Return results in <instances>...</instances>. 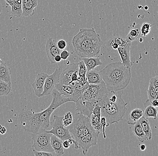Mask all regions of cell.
Masks as SVG:
<instances>
[{"mask_svg":"<svg viewBox=\"0 0 158 156\" xmlns=\"http://www.w3.org/2000/svg\"><path fill=\"white\" fill-rule=\"evenodd\" d=\"M52 101L46 109L39 112L30 110H22L19 115L18 121L21 127L31 133H36L42 130H46L50 124L51 114L59 107L69 102L71 99L61 95L56 89L51 93Z\"/></svg>","mask_w":158,"mask_h":156,"instance_id":"1","label":"cell"},{"mask_svg":"<svg viewBox=\"0 0 158 156\" xmlns=\"http://www.w3.org/2000/svg\"><path fill=\"white\" fill-rule=\"evenodd\" d=\"M72 43L76 54L82 58L99 56L102 45L100 36L94 28H81Z\"/></svg>","mask_w":158,"mask_h":156,"instance_id":"2","label":"cell"},{"mask_svg":"<svg viewBox=\"0 0 158 156\" xmlns=\"http://www.w3.org/2000/svg\"><path fill=\"white\" fill-rule=\"evenodd\" d=\"M99 72L108 91L123 90L131 78V69L123 65L121 62L110 63Z\"/></svg>","mask_w":158,"mask_h":156,"instance_id":"3","label":"cell"},{"mask_svg":"<svg viewBox=\"0 0 158 156\" xmlns=\"http://www.w3.org/2000/svg\"><path fill=\"white\" fill-rule=\"evenodd\" d=\"M123 94V90L119 91L118 98L115 102L109 100L106 94L100 102L99 105L101 107V116H104L106 119V127L123 121V116L127 111L126 106L128 104L122 98Z\"/></svg>","mask_w":158,"mask_h":156,"instance_id":"4","label":"cell"},{"mask_svg":"<svg viewBox=\"0 0 158 156\" xmlns=\"http://www.w3.org/2000/svg\"><path fill=\"white\" fill-rule=\"evenodd\" d=\"M68 128L76 142L81 137L94 130L91 124L90 118L77 112L74 115L72 124Z\"/></svg>","mask_w":158,"mask_h":156,"instance_id":"5","label":"cell"},{"mask_svg":"<svg viewBox=\"0 0 158 156\" xmlns=\"http://www.w3.org/2000/svg\"><path fill=\"white\" fill-rule=\"evenodd\" d=\"M52 134L46 130H42L36 133H31V139L33 141L32 148L37 151L54 153L50 144V137Z\"/></svg>","mask_w":158,"mask_h":156,"instance_id":"6","label":"cell"},{"mask_svg":"<svg viewBox=\"0 0 158 156\" xmlns=\"http://www.w3.org/2000/svg\"><path fill=\"white\" fill-rule=\"evenodd\" d=\"M64 116H60L54 115L51 122L52 129L47 131L56 137L64 141L69 139H73L69 132L68 127L64 126L63 123Z\"/></svg>","mask_w":158,"mask_h":156,"instance_id":"7","label":"cell"},{"mask_svg":"<svg viewBox=\"0 0 158 156\" xmlns=\"http://www.w3.org/2000/svg\"><path fill=\"white\" fill-rule=\"evenodd\" d=\"M100 133V132L94 129L77 141L79 149H82L84 155L86 154L90 147L97 145Z\"/></svg>","mask_w":158,"mask_h":156,"instance_id":"8","label":"cell"},{"mask_svg":"<svg viewBox=\"0 0 158 156\" xmlns=\"http://www.w3.org/2000/svg\"><path fill=\"white\" fill-rule=\"evenodd\" d=\"M61 72V68H56L53 74L47 76L44 82V90L40 97L51 95L52 91L55 88V86L59 83V77Z\"/></svg>","mask_w":158,"mask_h":156,"instance_id":"9","label":"cell"},{"mask_svg":"<svg viewBox=\"0 0 158 156\" xmlns=\"http://www.w3.org/2000/svg\"><path fill=\"white\" fill-rule=\"evenodd\" d=\"M100 102V101L94 100H84L79 98L75 102L76 105L75 112H79L90 118L92 114L94 107L96 105H99Z\"/></svg>","mask_w":158,"mask_h":156,"instance_id":"10","label":"cell"},{"mask_svg":"<svg viewBox=\"0 0 158 156\" xmlns=\"http://www.w3.org/2000/svg\"><path fill=\"white\" fill-rule=\"evenodd\" d=\"M88 88L90 92L92 99L98 101L100 102L102 100L108 92L103 81L98 84H89Z\"/></svg>","mask_w":158,"mask_h":156,"instance_id":"11","label":"cell"},{"mask_svg":"<svg viewBox=\"0 0 158 156\" xmlns=\"http://www.w3.org/2000/svg\"><path fill=\"white\" fill-rule=\"evenodd\" d=\"M131 44L130 42H128L125 45L118 46L117 49L121 59V64L130 69L133 65V63L131 62L130 58Z\"/></svg>","mask_w":158,"mask_h":156,"instance_id":"12","label":"cell"},{"mask_svg":"<svg viewBox=\"0 0 158 156\" xmlns=\"http://www.w3.org/2000/svg\"><path fill=\"white\" fill-rule=\"evenodd\" d=\"M78 70V63H73L67 66L63 72H61L59 77V83L64 85H69L71 81V77L74 72Z\"/></svg>","mask_w":158,"mask_h":156,"instance_id":"13","label":"cell"},{"mask_svg":"<svg viewBox=\"0 0 158 156\" xmlns=\"http://www.w3.org/2000/svg\"><path fill=\"white\" fill-rule=\"evenodd\" d=\"M46 52L49 64H55L54 58L57 55H60L61 51L52 38L47 40L46 45Z\"/></svg>","mask_w":158,"mask_h":156,"instance_id":"14","label":"cell"},{"mask_svg":"<svg viewBox=\"0 0 158 156\" xmlns=\"http://www.w3.org/2000/svg\"><path fill=\"white\" fill-rule=\"evenodd\" d=\"M48 75L45 73H39L36 76L35 81L32 83V86L35 93V95L39 97H40V95L44 90V82Z\"/></svg>","mask_w":158,"mask_h":156,"instance_id":"15","label":"cell"},{"mask_svg":"<svg viewBox=\"0 0 158 156\" xmlns=\"http://www.w3.org/2000/svg\"><path fill=\"white\" fill-rule=\"evenodd\" d=\"M37 0H22V15L27 17L34 15L35 9L37 7Z\"/></svg>","mask_w":158,"mask_h":156,"instance_id":"16","label":"cell"},{"mask_svg":"<svg viewBox=\"0 0 158 156\" xmlns=\"http://www.w3.org/2000/svg\"><path fill=\"white\" fill-rule=\"evenodd\" d=\"M55 88L61 94V95L71 99L74 102V88L69 85H64L58 83Z\"/></svg>","mask_w":158,"mask_h":156,"instance_id":"17","label":"cell"},{"mask_svg":"<svg viewBox=\"0 0 158 156\" xmlns=\"http://www.w3.org/2000/svg\"><path fill=\"white\" fill-rule=\"evenodd\" d=\"M63 141L61 139L52 135L50 137V144L54 150L55 154L61 156L64 154V148L63 145Z\"/></svg>","mask_w":158,"mask_h":156,"instance_id":"18","label":"cell"},{"mask_svg":"<svg viewBox=\"0 0 158 156\" xmlns=\"http://www.w3.org/2000/svg\"><path fill=\"white\" fill-rule=\"evenodd\" d=\"M140 27L141 25L140 24H136L135 22L133 23L131 26V29L125 39L127 42L131 43L139 39L141 36Z\"/></svg>","mask_w":158,"mask_h":156,"instance_id":"19","label":"cell"},{"mask_svg":"<svg viewBox=\"0 0 158 156\" xmlns=\"http://www.w3.org/2000/svg\"><path fill=\"white\" fill-rule=\"evenodd\" d=\"M0 80L11 84L10 69L3 61L0 64Z\"/></svg>","mask_w":158,"mask_h":156,"instance_id":"20","label":"cell"},{"mask_svg":"<svg viewBox=\"0 0 158 156\" xmlns=\"http://www.w3.org/2000/svg\"><path fill=\"white\" fill-rule=\"evenodd\" d=\"M85 77L89 84H98L103 81L99 72L94 70L87 71Z\"/></svg>","mask_w":158,"mask_h":156,"instance_id":"21","label":"cell"},{"mask_svg":"<svg viewBox=\"0 0 158 156\" xmlns=\"http://www.w3.org/2000/svg\"><path fill=\"white\" fill-rule=\"evenodd\" d=\"M133 132L134 135L138 139L139 142L143 143L144 141H148V138L143 131L139 121H136L133 125Z\"/></svg>","mask_w":158,"mask_h":156,"instance_id":"22","label":"cell"},{"mask_svg":"<svg viewBox=\"0 0 158 156\" xmlns=\"http://www.w3.org/2000/svg\"><path fill=\"white\" fill-rule=\"evenodd\" d=\"M144 105L145 109L143 110V116L147 118L152 117L155 120H156L157 118L158 113L156 108L152 106L151 103L147 101L145 102Z\"/></svg>","mask_w":158,"mask_h":156,"instance_id":"23","label":"cell"},{"mask_svg":"<svg viewBox=\"0 0 158 156\" xmlns=\"http://www.w3.org/2000/svg\"><path fill=\"white\" fill-rule=\"evenodd\" d=\"M82 61L85 65L87 71L93 70L96 67L102 65V64L100 59L97 57L82 58Z\"/></svg>","mask_w":158,"mask_h":156,"instance_id":"24","label":"cell"},{"mask_svg":"<svg viewBox=\"0 0 158 156\" xmlns=\"http://www.w3.org/2000/svg\"><path fill=\"white\" fill-rule=\"evenodd\" d=\"M143 115V110L141 108H135L133 109L129 113L128 116V125H133L135 122L139 120Z\"/></svg>","mask_w":158,"mask_h":156,"instance_id":"25","label":"cell"},{"mask_svg":"<svg viewBox=\"0 0 158 156\" xmlns=\"http://www.w3.org/2000/svg\"><path fill=\"white\" fill-rule=\"evenodd\" d=\"M138 121L141 124L143 131H144V133L148 137V140H151L152 137V133L151 125H150V122L148 121V118L143 116L139 119Z\"/></svg>","mask_w":158,"mask_h":156,"instance_id":"26","label":"cell"},{"mask_svg":"<svg viewBox=\"0 0 158 156\" xmlns=\"http://www.w3.org/2000/svg\"><path fill=\"white\" fill-rule=\"evenodd\" d=\"M100 116H96L92 114L90 117L91 124L95 130L101 132L102 131V127L100 123Z\"/></svg>","mask_w":158,"mask_h":156,"instance_id":"27","label":"cell"},{"mask_svg":"<svg viewBox=\"0 0 158 156\" xmlns=\"http://www.w3.org/2000/svg\"><path fill=\"white\" fill-rule=\"evenodd\" d=\"M11 92V84L0 80V96L9 95Z\"/></svg>","mask_w":158,"mask_h":156,"instance_id":"28","label":"cell"},{"mask_svg":"<svg viewBox=\"0 0 158 156\" xmlns=\"http://www.w3.org/2000/svg\"><path fill=\"white\" fill-rule=\"evenodd\" d=\"M11 14L16 17H21L23 15L22 4L13 3L12 5L11 6Z\"/></svg>","mask_w":158,"mask_h":156,"instance_id":"29","label":"cell"},{"mask_svg":"<svg viewBox=\"0 0 158 156\" xmlns=\"http://www.w3.org/2000/svg\"><path fill=\"white\" fill-rule=\"evenodd\" d=\"M147 94H148V99L147 101L150 103L151 104L152 101L154 100L156 97L158 96V95L156 93L154 86L150 82L149 83L148 91H147Z\"/></svg>","mask_w":158,"mask_h":156,"instance_id":"30","label":"cell"},{"mask_svg":"<svg viewBox=\"0 0 158 156\" xmlns=\"http://www.w3.org/2000/svg\"><path fill=\"white\" fill-rule=\"evenodd\" d=\"M152 25L148 23H144L140 27V32L141 36L146 37L151 32Z\"/></svg>","mask_w":158,"mask_h":156,"instance_id":"31","label":"cell"},{"mask_svg":"<svg viewBox=\"0 0 158 156\" xmlns=\"http://www.w3.org/2000/svg\"><path fill=\"white\" fill-rule=\"evenodd\" d=\"M73 119V113L70 112H67L64 116L63 119V124L65 126L68 127L72 124Z\"/></svg>","mask_w":158,"mask_h":156,"instance_id":"32","label":"cell"},{"mask_svg":"<svg viewBox=\"0 0 158 156\" xmlns=\"http://www.w3.org/2000/svg\"><path fill=\"white\" fill-rule=\"evenodd\" d=\"M78 64V75L81 77H85L87 70L84 61H80Z\"/></svg>","mask_w":158,"mask_h":156,"instance_id":"33","label":"cell"},{"mask_svg":"<svg viewBox=\"0 0 158 156\" xmlns=\"http://www.w3.org/2000/svg\"><path fill=\"white\" fill-rule=\"evenodd\" d=\"M80 98L84 100L91 101L93 100L92 99L90 92L88 87L84 90Z\"/></svg>","mask_w":158,"mask_h":156,"instance_id":"34","label":"cell"},{"mask_svg":"<svg viewBox=\"0 0 158 156\" xmlns=\"http://www.w3.org/2000/svg\"><path fill=\"white\" fill-rule=\"evenodd\" d=\"M34 155L35 156H53L54 155L53 153H49V152H44V151H37L36 150H32Z\"/></svg>","mask_w":158,"mask_h":156,"instance_id":"35","label":"cell"},{"mask_svg":"<svg viewBox=\"0 0 158 156\" xmlns=\"http://www.w3.org/2000/svg\"><path fill=\"white\" fill-rule=\"evenodd\" d=\"M100 123L102 127V134H103V138L106 139V136L105 133L106 127V119L104 116H101L100 118Z\"/></svg>","mask_w":158,"mask_h":156,"instance_id":"36","label":"cell"},{"mask_svg":"<svg viewBox=\"0 0 158 156\" xmlns=\"http://www.w3.org/2000/svg\"><path fill=\"white\" fill-rule=\"evenodd\" d=\"M56 44H57L58 48L60 50H65V48L67 47V42L65 40H63V39L59 40Z\"/></svg>","mask_w":158,"mask_h":156,"instance_id":"37","label":"cell"},{"mask_svg":"<svg viewBox=\"0 0 158 156\" xmlns=\"http://www.w3.org/2000/svg\"><path fill=\"white\" fill-rule=\"evenodd\" d=\"M92 114L95 116L101 117V107L100 105H96L94 107Z\"/></svg>","mask_w":158,"mask_h":156,"instance_id":"38","label":"cell"},{"mask_svg":"<svg viewBox=\"0 0 158 156\" xmlns=\"http://www.w3.org/2000/svg\"><path fill=\"white\" fill-rule=\"evenodd\" d=\"M70 53L68 50H64L61 51L60 54V56H61L62 60L64 61H66L69 58L70 56Z\"/></svg>","mask_w":158,"mask_h":156,"instance_id":"39","label":"cell"},{"mask_svg":"<svg viewBox=\"0 0 158 156\" xmlns=\"http://www.w3.org/2000/svg\"><path fill=\"white\" fill-rule=\"evenodd\" d=\"M150 82L152 84L154 87H158V76H156L151 78Z\"/></svg>","mask_w":158,"mask_h":156,"instance_id":"40","label":"cell"},{"mask_svg":"<svg viewBox=\"0 0 158 156\" xmlns=\"http://www.w3.org/2000/svg\"><path fill=\"white\" fill-rule=\"evenodd\" d=\"M78 71H76L74 72L73 74L72 75V77H71V81L69 83V85L73 82H77L78 80Z\"/></svg>","mask_w":158,"mask_h":156,"instance_id":"41","label":"cell"},{"mask_svg":"<svg viewBox=\"0 0 158 156\" xmlns=\"http://www.w3.org/2000/svg\"><path fill=\"white\" fill-rule=\"evenodd\" d=\"M151 105L154 107L155 108H157L158 106V96L156 97V98L155 99H154V100L152 101V102H151Z\"/></svg>","mask_w":158,"mask_h":156,"instance_id":"42","label":"cell"},{"mask_svg":"<svg viewBox=\"0 0 158 156\" xmlns=\"http://www.w3.org/2000/svg\"><path fill=\"white\" fill-rule=\"evenodd\" d=\"M63 145L64 149H68L69 148H70L71 145L69 144V142H68V140H65V141H63Z\"/></svg>","mask_w":158,"mask_h":156,"instance_id":"43","label":"cell"},{"mask_svg":"<svg viewBox=\"0 0 158 156\" xmlns=\"http://www.w3.org/2000/svg\"><path fill=\"white\" fill-rule=\"evenodd\" d=\"M6 127L0 125V133L2 135H4L6 134Z\"/></svg>","mask_w":158,"mask_h":156,"instance_id":"44","label":"cell"},{"mask_svg":"<svg viewBox=\"0 0 158 156\" xmlns=\"http://www.w3.org/2000/svg\"><path fill=\"white\" fill-rule=\"evenodd\" d=\"M110 46H111L112 48L113 49H114V50H117L118 49V44H116V43H114V42H112V41H110Z\"/></svg>","mask_w":158,"mask_h":156,"instance_id":"45","label":"cell"},{"mask_svg":"<svg viewBox=\"0 0 158 156\" xmlns=\"http://www.w3.org/2000/svg\"><path fill=\"white\" fill-rule=\"evenodd\" d=\"M54 60L55 61V63H59L62 61V58L60 55H57L54 57Z\"/></svg>","mask_w":158,"mask_h":156,"instance_id":"46","label":"cell"},{"mask_svg":"<svg viewBox=\"0 0 158 156\" xmlns=\"http://www.w3.org/2000/svg\"><path fill=\"white\" fill-rule=\"evenodd\" d=\"M139 149L141 151H145L147 149V147H146L145 144H142V145H140Z\"/></svg>","mask_w":158,"mask_h":156,"instance_id":"47","label":"cell"},{"mask_svg":"<svg viewBox=\"0 0 158 156\" xmlns=\"http://www.w3.org/2000/svg\"><path fill=\"white\" fill-rule=\"evenodd\" d=\"M8 6H11L13 4V0H4Z\"/></svg>","mask_w":158,"mask_h":156,"instance_id":"48","label":"cell"},{"mask_svg":"<svg viewBox=\"0 0 158 156\" xmlns=\"http://www.w3.org/2000/svg\"><path fill=\"white\" fill-rule=\"evenodd\" d=\"M22 0H13V3H15L22 4Z\"/></svg>","mask_w":158,"mask_h":156,"instance_id":"49","label":"cell"},{"mask_svg":"<svg viewBox=\"0 0 158 156\" xmlns=\"http://www.w3.org/2000/svg\"><path fill=\"white\" fill-rule=\"evenodd\" d=\"M139 42H143V38H142V37H139Z\"/></svg>","mask_w":158,"mask_h":156,"instance_id":"50","label":"cell"},{"mask_svg":"<svg viewBox=\"0 0 158 156\" xmlns=\"http://www.w3.org/2000/svg\"><path fill=\"white\" fill-rule=\"evenodd\" d=\"M2 62V60H1V59H0V64H1V62Z\"/></svg>","mask_w":158,"mask_h":156,"instance_id":"51","label":"cell"}]
</instances>
